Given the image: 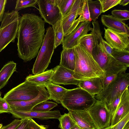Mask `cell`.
I'll use <instances>...</instances> for the list:
<instances>
[{"label": "cell", "instance_id": "1", "mask_svg": "<svg viewBox=\"0 0 129 129\" xmlns=\"http://www.w3.org/2000/svg\"><path fill=\"white\" fill-rule=\"evenodd\" d=\"M45 21L38 15L26 13L20 17L16 37L19 57L25 62L38 54L44 41Z\"/></svg>", "mask_w": 129, "mask_h": 129}, {"label": "cell", "instance_id": "2", "mask_svg": "<svg viewBox=\"0 0 129 129\" xmlns=\"http://www.w3.org/2000/svg\"><path fill=\"white\" fill-rule=\"evenodd\" d=\"M75 63L74 77L79 81L104 77L105 73L92 56L82 45L74 47Z\"/></svg>", "mask_w": 129, "mask_h": 129}, {"label": "cell", "instance_id": "3", "mask_svg": "<svg viewBox=\"0 0 129 129\" xmlns=\"http://www.w3.org/2000/svg\"><path fill=\"white\" fill-rule=\"evenodd\" d=\"M96 99L86 91L79 87L68 89L62 97L61 104L69 110H87Z\"/></svg>", "mask_w": 129, "mask_h": 129}, {"label": "cell", "instance_id": "4", "mask_svg": "<svg viewBox=\"0 0 129 129\" xmlns=\"http://www.w3.org/2000/svg\"><path fill=\"white\" fill-rule=\"evenodd\" d=\"M54 35L52 27L46 29L42 45L32 69L34 75L44 72L51 62L54 48Z\"/></svg>", "mask_w": 129, "mask_h": 129}, {"label": "cell", "instance_id": "5", "mask_svg": "<svg viewBox=\"0 0 129 129\" xmlns=\"http://www.w3.org/2000/svg\"><path fill=\"white\" fill-rule=\"evenodd\" d=\"M20 17L15 10L4 12L0 27V52L11 42H14Z\"/></svg>", "mask_w": 129, "mask_h": 129}, {"label": "cell", "instance_id": "6", "mask_svg": "<svg viewBox=\"0 0 129 129\" xmlns=\"http://www.w3.org/2000/svg\"><path fill=\"white\" fill-rule=\"evenodd\" d=\"M92 55L105 72V76L125 72L129 66L108 54L99 44L93 49Z\"/></svg>", "mask_w": 129, "mask_h": 129}, {"label": "cell", "instance_id": "7", "mask_svg": "<svg viewBox=\"0 0 129 129\" xmlns=\"http://www.w3.org/2000/svg\"><path fill=\"white\" fill-rule=\"evenodd\" d=\"M129 85V73L125 72L118 74L116 78L94 98L98 100L105 99L107 105L121 96Z\"/></svg>", "mask_w": 129, "mask_h": 129}, {"label": "cell", "instance_id": "8", "mask_svg": "<svg viewBox=\"0 0 129 129\" xmlns=\"http://www.w3.org/2000/svg\"><path fill=\"white\" fill-rule=\"evenodd\" d=\"M39 92V86L25 80L10 90L3 98L7 101H28L36 97Z\"/></svg>", "mask_w": 129, "mask_h": 129}, {"label": "cell", "instance_id": "9", "mask_svg": "<svg viewBox=\"0 0 129 129\" xmlns=\"http://www.w3.org/2000/svg\"><path fill=\"white\" fill-rule=\"evenodd\" d=\"M94 124L95 129H101L110 125L112 116L105 100H96L87 110Z\"/></svg>", "mask_w": 129, "mask_h": 129}, {"label": "cell", "instance_id": "10", "mask_svg": "<svg viewBox=\"0 0 129 129\" xmlns=\"http://www.w3.org/2000/svg\"><path fill=\"white\" fill-rule=\"evenodd\" d=\"M83 0H75L73 5L67 15L62 18L61 24L64 36L68 35L80 23L76 18L81 13Z\"/></svg>", "mask_w": 129, "mask_h": 129}, {"label": "cell", "instance_id": "11", "mask_svg": "<svg viewBox=\"0 0 129 129\" xmlns=\"http://www.w3.org/2000/svg\"><path fill=\"white\" fill-rule=\"evenodd\" d=\"M37 4L39 13L45 22L52 26L56 24L60 18L61 14L55 0H39Z\"/></svg>", "mask_w": 129, "mask_h": 129}, {"label": "cell", "instance_id": "12", "mask_svg": "<svg viewBox=\"0 0 129 129\" xmlns=\"http://www.w3.org/2000/svg\"><path fill=\"white\" fill-rule=\"evenodd\" d=\"M39 86L38 94L32 100L25 101H7L11 108L22 111H32L33 108L37 104L49 100V94L45 87L42 86Z\"/></svg>", "mask_w": 129, "mask_h": 129}, {"label": "cell", "instance_id": "13", "mask_svg": "<svg viewBox=\"0 0 129 129\" xmlns=\"http://www.w3.org/2000/svg\"><path fill=\"white\" fill-rule=\"evenodd\" d=\"M92 29L91 22L80 23L73 31L64 38L62 44V48L74 47L78 45L80 39L88 34Z\"/></svg>", "mask_w": 129, "mask_h": 129}, {"label": "cell", "instance_id": "14", "mask_svg": "<svg viewBox=\"0 0 129 129\" xmlns=\"http://www.w3.org/2000/svg\"><path fill=\"white\" fill-rule=\"evenodd\" d=\"M104 38L114 49L124 50L129 48V35L104 28Z\"/></svg>", "mask_w": 129, "mask_h": 129}, {"label": "cell", "instance_id": "15", "mask_svg": "<svg viewBox=\"0 0 129 129\" xmlns=\"http://www.w3.org/2000/svg\"><path fill=\"white\" fill-rule=\"evenodd\" d=\"M53 74L52 78V83L57 85H64L73 84L77 85L80 81L73 77L74 72L59 65L54 67Z\"/></svg>", "mask_w": 129, "mask_h": 129}, {"label": "cell", "instance_id": "16", "mask_svg": "<svg viewBox=\"0 0 129 129\" xmlns=\"http://www.w3.org/2000/svg\"><path fill=\"white\" fill-rule=\"evenodd\" d=\"M9 113L15 118L22 119L25 118H36L41 120L51 119H58L61 115L58 110L43 112L30 111H22L12 109Z\"/></svg>", "mask_w": 129, "mask_h": 129}, {"label": "cell", "instance_id": "17", "mask_svg": "<svg viewBox=\"0 0 129 129\" xmlns=\"http://www.w3.org/2000/svg\"><path fill=\"white\" fill-rule=\"evenodd\" d=\"M129 112V91L127 87L121 96L120 101L111 120V125L118 123Z\"/></svg>", "mask_w": 129, "mask_h": 129}, {"label": "cell", "instance_id": "18", "mask_svg": "<svg viewBox=\"0 0 129 129\" xmlns=\"http://www.w3.org/2000/svg\"><path fill=\"white\" fill-rule=\"evenodd\" d=\"M76 124L81 129H95L93 122L87 110L68 111Z\"/></svg>", "mask_w": 129, "mask_h": 129}, {"label": "cell", "instance_id": "19", "mask_svg": "<svg viewBox=\"0 0 129 129\" xmlns=\"http://www.w3.org/2000/svg\"><path fill=\"white\" fill-rule=\"evenodd\" d=\"M101 20L103 24L107 28L129 35V27L128 25L123 21L116 18L109 14L102 15Z\"/></svg>", "mask_w": 129, "mask_h": 129}, {"label": "cell", "instance_id": "20", "mask_svg": "<svg viewBox=\"0 0 129 129\" xmlns=\"http://www.w3.org/2000/svg\"><path fill=\"white\" fill-rule=\"evenodd\" d=\"M78 85L94 97L103 89L101 78H93L80 80Z\"/></svg>", "mask_w": 129, "mask_h": 129}, {"label": "cell", "instance_id": "21", "mask_svg": "<svg viewBox=\"0 0 129 129\" xmlns=\"http://www.w3.org/2000/svg\"><path fill=\"white\" fill-rule=\"evenodd\" d=\"M53 73V69H51L36 75L30 74L26 77L25 80L38 86H42L45 87L47 85L52 82L51 79Z\"/></svg>", "mask_w": 129, "mask_h": 129}, {"label": "cell", "instance_id": "22", "mask_svg": "<svg viewBox=\"0 0 129 129\" xmlns=\"http://www.w3.org/2000/svg\"><path fill=\"white\" fill-rule=\"evenodd\" d=\"M75 63L74 48H63L61 52L60 59L59 65L74 71Z\"/></svg>", "mask_w": 129, "mask_h": 129}, {"label": "cell", "instance_id": "23", "mask_svg": "<svg viewBox=\"0 0 129 129\" xmlns=\"http://www.w3.org/2000/svg\"><path fill=\"white\" fill-rule=\"evenodd\" d=\"M16 64L10 61L5 65L0 71V90L7 83L13 73L16 71Z\"/></svg>", "mask_w": 129, "mask_h": 129}, {"label": "cell", "instance_id": "24", "mask_svg": "<svg viewBox=\"0 0 129 129\" xmlns=\"http://www.w3.org/2000/svg\"><path fill=\"white\" fill-rule=\"evenodd\" d=\"M45 87L49 94V100H52L59 104H61L62 97L68 90L52 82L47 85Z\"/></svg>", "mask_w": 129, "mask_h": 129}, {"label": "cell", "instance_id": "25", "mask_svg": "<svg viewBox=\"0 0 129 129\" xmlns=\"http://www.w3.org/2000/svg\"><path fill=\"white\" fill-rule=\"evenodd\" d=\"M91 23L93 27L91 31L94 34L98 44L101 45L106 52L112 56L114 49L103 38L98 22L96 21H92Z\"/></svg>", "mask_w": 129, "mask_h": 129}, {"label": "cell", "instance_id": "26", "mask_svg": "<svg viewBox=\"0 0 129 129\" xmlns=\"http://www.w3.org/2000/svg\"><path fill=\"white\" fill-rule=\"evenodd\" d=\"M98 44L94 34L91 31L90 33L81 38L78 42V44L83 45L92 55L93 49Z\"/></svg>", "mask_w": 129, "mask_h": 129}, {"label": "cell", "instance_id": "27", "mask_svg": "<svg viewBox=\"0 0 129 129\" xmlns=\"http://www.w3.org/2000/svg\"><path fill=\"white\" fill-rule=\"evenodd\" d=\"M61 17L57 23L52 26L54 35V48H56L59 45L62 44L64 38L63 32L62 29Z\"/></svg>", "mask_w": 129, "mask_h": 129}, {"label": "cell", "instance_id": "28", "mask_svg": "<svg viewBox=\"0 0 129 129\" xmlns=\"http://www.w3.org/2000/svg\"><path fill=\"white\" fill-rule=\"evenodd\" d=\"M88 6L90 17L92 21H95L101 14V6L99 0H88Z\"/></svg>", "mask_w": 129, "mask_h": 129}, {"label": "cell", "instance_id": "29", "mask_svg": "<svg viewBox=\"0 0 129 129\" xmlns=\"http://www.w3.org/2000/svg\"><path fill=\"white\" fill-rule=\"evenodd\" d=\"M75 0H55L62 18L65 17L70 10Z\"/></svg>", "mask_w": 129, "mask_h": 129}, {"label": "cell", "instance_id": "30", "mask_svg": "<svg viewBox=\"0 0 129 129\" xmlns=\"http://www.w3.org/2000/svg\"><path fill=\"white\" fill-rule=\"evenodd\" d=\"M112 56L118 61L129 66V49L124 50L114 49Z\"/></svg>", "mask_w": 129, "mask_h": 129}, {"label": "cell", "instance_id": "31", "mask_svg": "<svg viewBox=\"0 0 129 129\" xmlns=\"http://www.w3.org/2000/svg\"><path fill=\"white\" fill-rule=\"evenodd\" d=\"M59 127L60 129H71L76 123L69 113L61 115L58 119Z\"/></svg>", "mask_w": 129, "mask_h": 129}, {"label": "cell", "instance_id": "32", "mask_svg": "<svg viewBox=\"0 0 129 129\" xmlns=\"http://www.w3.org/2000/svg\"><path fill=\"white\" fill-rule=\"evenodd\" d=\"M58 105L57 103L47 101L39 103L35 106L32 111L45 112L50 111L51 110Z\"/></svg>", "mask_w": 129, "mask_h": 129}, {"label": "cell", "instance_id": "33", "mask_svg": "<svg viewBox=\"0 0 129 129\" xmlns=\"http://www.w3.org/2000/svg\"><path fill=\"white\" fill-rule=\"evenodd\" d=\"M88 0H83L81 13L78 18L80 23L86 21L91 22L88 6Z\"/></svg>", "mask_w": 129, "mask_h": 129}, {"label": "cell", "instance_id": "34", "mask_svg": "<svg viewBox=\"0 0 129 129\" xmlns=\"http://www.w3.org/2000/svg\"><path fill=\"white\" fill-rule=\"evenodd\" d=\"M38 0H17L16 2L15 10H19L27 7H32L37 8L36 6Z\"/></svg>", "mask_w": 129, "mask_h": 129}, {"label": "cell", "instance_id": "35", "mask_svg": "<svg viewBox=\"0 0 129 129\" xmlns=\"http://www.w3.org/2000/svg\"><path fill=\"white\" fill-rule=\"evenodd\" d=\"M121 0H99L101 6V13H104L119 4Z\"/></svg>", "mask_w": 129, "mask_h": 129}, {"label": "cell", "instance_id": "36", "mask_svg": "<svg viewBox=\"0 0 129 129\" xmlns=\"http://www.w3.org/2000/svg\"><path fill=\"white\" fill-rule=\"evenodd\" d=\"M111 14L114 18L122 21L129 19V11L127 10L115 9L112 11Z\"/></svg>", "mask_w": 129, "mask_h": 129}, {"label": "cell", "instance_id": "37", "mask_svg": "<svg viewBox=\"0 0 129 129\" xmlns=\"http://www.w3.org/2000/svg\"><path fill=\"white\" fill-rule=\"evenodd\" d=\"M129 121V112L119 122L113 125L109 126L101 129H121Z\"/></svg>", "mask_w": 129, "mask_h": 129}, {"label": "cell", "instance_id": "38", "mask_svg": "<svg viewBox=\"0 0 129 129\" xmlns=\"http://www.w3.org/2000/svg\"><path fill=\"white\" fill-rule=\"evenodd\" d=\"M34 120L31 118H25L21 119V121L15 129H31Z\"/></svg>", "mask_w": 129, "mask_h": 129}, {"label": "cell", "instance_id": "39", "mask_svg": "<svg viewBox=\"0 0 129 129\" xmlns=\"http://www.w3.org/2000/svg\"><path fill=\"white\" fill-rule=\"evenodd\" d=\"M11 106L8 102L0 97V113H9L11 110Z\"/></svg>", "mask_w": 129, "mask_h": 129}, {"label": "cell", "instance_id": "40", "mask_svg": "<svg viewBox=\"0 0 129 129\" xmlns=\"http://www.w3.org/2000/svg\"><path fill=\"white\" fill-rule=\"evenodd\" d=\"M121 96L118 97L111 103L108 104H107V107L111 113L112 118L119 103Z\"/></svg>", "mask_w": 129, "mask_h": 129}, {"label": "cell", "instance_id": "41", "mask_svg": "<svg viewBox=\"0 0 129 129\" xmlns=\"http://www.w3.org/2000/svg\"><path fill=\"white\" fill-rule=\"evenodd\" d=\"M117 74H115L105 76L101 78L102 82L103 89L106 87L116 78Z\"/></svg>", "mask_w": 129, "mask_h": 129}, {"label": "cell", "instance_id": "42", "mask_svg": "<svg viewBox=\"0 0 129 129\" xmlns=\"http://www.w3.org/2000/svg\"><path fill=\"white\" fill-rule=\"evenodd\" d=\"M21 121V119H15L9 124L2 127L1 129H15Z\"/></svg>", "mask_w": 129, "mask_h": 129}, {"label": "cell", "instance_id": "43", "mask_svg": "<svg viewBox=\"0 0 129 129\" xmlns=\"http://www.w3.org/2000/svg\"><path fill=\"white\" fill-rule=\"evenodd\" d=\"M7 1V0H0V22L2 20L4 13Z\"/></svg>", "mask_w": 129, "mask_h": 129}, {"label": "cell", "instance_id": "44", "mask_svg": "<svg viewBox=\"0 0 129 129\" xmlns=\"http://www.w3.org/2000/svg\"><path fill=\"white\" fill-rule=\"evenodd\" d=\"M46 129V128L44 125L39 124L34 120L33 125L31 129Z\"/></svg>", "mask_w": 129, "mask_h": 129}, {"label": "cell", "instance_id": "45", "mask_svg": "<svg viewBox=\"0 0 129 129\" xmlns=\"http://www.w3.org/2000/svg\"><path fill=\"white\" fill-rule=\"evenodd\" d=\"M129 3V0H121L119 4L123 6H125L128 5Z\"/></svg>", "mask_w": 129, "mask_h": 129}, {"label": "cell", "instance_id": "46", "mask_svg": "<svg viewBox=\"0 0 129 129\" xmlns=\"http://www.w3.org/2000/svg\"><path fill=\"white\" fill-rule=\"evenodd\" d=\"M121 129H129V122L128 121Z\"/></svg>", "mask_w": 129, "mask_h": 129}, {"label": "cell", "instance_id": "47", "mask_svg": "<svg viewBox=\"0 0 129 129\" xmlns=\"http://www.w3.org/2000/svg\"><path fill=\"white\" fill-rule=\"evenodd\" d=\"M71 129H81L76 124Z\"/></svg>", "mask_w": 129, "mask_h": 129}, {"label": "cell", "instance_id": "48", "mask_svg": "<svg viewBox=\"0 0 129 129\" xmlns=\"http://www.w3.org/2000/svg\"><path fill=\"white\" fill-rule=\"evenodd\" d=\"M3 124H2L0 123V129H1L3 127Z\"/></svg>", "mask_w": 129, "mask_h": 129}, {"label": "cell", "instance_id": "49", "mask_svg": "<svg viewBox=\"0 0 129 129\" xmlns=\"http://www.w3.org/2000/svg\"><path fill=\"white\" fill-rule=\"evenodd\" d=\"M1 92L0 91V97L1 96Z\"/></svg>", "mask_w": 129, "mask_h": 129}, {"label": "cell", "instance_id": "50", "mask_svg": "<svg viewBox=\"0 0 129 129\" xmlns=\"http://www.w3.org/2000/svg\"><path fill=\"white\" fill-rule=\"evenodd\" d=\"M0 33H1V30H0Z\"/></svg>", "mask_w": 129, "mask_h": 129}, {"label": "cell", "instance_id": "51", "mask_svg": "<svg viewBox=\"0 0 129 129\" xmlns=\"http://www.w3.org/2000/svg\"></svg>", "mask_w": 129, "mask_h": 129}]
</instances>
